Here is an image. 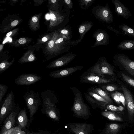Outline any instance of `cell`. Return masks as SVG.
I'll return each instance as SVG.
<instances>
[{
    "label": "cell",
    "instance_id": "cell-1",
    "mask_svg": "<svg viewBox=\"0 0 134 134\" xmlns=\"http://www.w3.org/2000/svg\"><path fill=\"white\" fill-rule=\"evenodd\" d=\"M74 96L73 104L71 110L74 116L79 118L88 119L91 115L90 108L83 100L81 91L75 87H70Z\"/></svg>",
    "mask_w": 134,
    "mask_h": 134
},
{
    "label": "cell",
    "instance_id": "cell-2",
    "mask_svg": "<svg viewBox=\"0 0 134 134\" xmlns=\"http://www.w3.org/2000/svg\"><path fill=\"white\" fill-rule=\"evenodd\" d=\"M87 71L100 75H107L113 79L117 80L118 72L105 57H100L96 63L89 68Z\"/></svg>",
    "mask_w": 134,
    "mask_h": 134
},
{
    "label": "cell",
    "instance_id": "cell-3",
    "mask_svg": "<svg viewBox=\"0 0 134 134\" xmlns=\"http://www.w3.org/2000/svg\"><path fill=\"white\" fill-rule=\"evenodd\" d=\"M113 62L120 71L134 79V60L124 54L117 53L114 55Z\"/></svg>",
    "mask_w": 134,
    "mask_h": 134
},
{
    "label": "cell",
    "instance_id": "cell-4",
    "mask_svg": "<svg viewBox=\"0 0 134 134\" xmlns=\"http://www.w3.org/2000/svg\"><path fill=\"white\" fill-rule=\"evenodd\" d=\"M23 98L29 110L30 119L31 120L38 107L41 104L40 94L38 92L31 90L26 92Z\"/></svg>",
    "mask_w": 134,
    "mask_h": 134
},
{
    "label": "cell",
    "instance_id": "cell-5",
    "mask_svg": "<svg viewBox=\"0 0 134 134\" xmlns=\"http://www.w3.org/2000/svg\"><path fill=\"white\" fill-rule=\"evenodd\" d=\"M117 80L107 79L105 78L104 75H99L87 71L81 75L80 81L81 83H88L92 85L97 84L99 85L114 83Z\"/></svg>",
    "mask_w": 134,
    "mask_h": 134
},
{
    "label": "cell",
    "instance_id": "cell-6",
    "mask_svg": "<svg viewBox=\"0 0 134 134\" xmlns=\"http://www.w3.org/2000/svg\"><path fill=\"white\" fill-rule=\"evenodd\" d=\"M116 81L122 88V90L125 98L126 105L129 117L130 119L132 120L134 116V96L129 89L127 85L118 78Z\"/></svg>",
    "mask_w": 134,
    "mask_h": 134
},
{
    "label": "cell",
    "instance_id": "cell-7",
    "mask_svg": "<svg viewBox=\"0 0 134 134\" xmlns=\"http://www.w3.org/2000/svg\"><path fill=\"white\" fill-rule=\"evenodd\" d=\"M15 107L14 95L13 92L11 91L7 95L2 106L0 114L1 121H2Z\"/></svg>",
    "mask_w": 134,
    "mask_h": 134
},
{
    "label": "cell",
    "instance_id": "cell-8",
    "mask_svg": "<svg viewBox=\"0 0 134 134\" xmlns=\"http://www.w3.org/2000/svg\"><path fill=\"white\" fill-rule=\"evenodd\" d=\"M69 130L75 134H90L93 130V126L91 124L70 123L66 124Z\"/></svg>",
    "mask_w": 134,
    "mask_h": 134
},
{
    "label": "cell",
    "instance_id": "cell-9",
    "mask_svg": "<svg viewBox=\"0 0 134 134\" xmlns=\"http://www.w3.org/2000/svg\"><path fill=\"white\" fill-rule=\"evenodd\" d=\"M42 77L36 74L25 73L19 75L14 80L15 84L19 85H30L40 81Z\"/></svg>",
    "mask_w": 134,
    "mask_h": 134
},
{
    "label": "cell",
    "instance_id": "cell-10",
    "mask_svg": "<svg viewBox=\"0 0 134 134\" xmlns=\"http://www.w3.org/2000/svg\"><path fill=\"white\" fill-rule=\"evenodd\" d=\"M95 13L97 17L103 22L110 23L114 21L112 12L108 3L105 6H100L98 8Z\"/></svg>",
    "mask_w": 134,
    "mask_h": 134
},
{
    "label": "cell",
    "instance_id": "cell-11",
    "mask_svg": "<svg viewBox=\"0 0 134 134\" xmlns=\"http://www.w3.org/2000/svg\"><path fill=\"white\" fill-rule=\"evenodd\" d=\"M83 68L82 65L71 67L53 71L50 72L49 75L54 78H59L66 77L75 72Z\"/></svg>",
    "mask_w": 134,
    "mask_h": 134
},
{
    "label": "cell",
    "instance_id": "cell-12",
    "mask_svg": "<svg viewBox=\"0 0 134 134\" xmlns=\"http://www.w3.org/2000/svg\"><path fill=\"white\" fill-rule=\"evenodd\" d=\"M76 56L75 54L72 53L66 54L50 63L47 66V68L53 69L64 66L72 61Z\"/></svg>",
    "mask_w": 134,
    "mask_h": 134
},
{
    "label": "cell",
    "instance_id": "cell-13",
    "mask_svg": "<svg viewBox=\"0 0 134 134\" xmlns=\"http://www.w3.org/2000/svg\"><path fill=\"white\" fill-rule=\"evenodd\" d=\"M19 107L18 104L15 107L4 121L0 134H3L13 128L15 122L16 117Z\"/></svg>",
    "mask_w": 134,
    "mask_h": 134
},
{
    "label": "cell",
    "instance_id": "cell-14",
    "mask_svg": "<svg viewBox=\"0 0 134 134\" xmlns=\"http://www.w3.org/2000/svg\"><path fill=\"white\" fill-rule=\"evenodd\" d=\"M41 95L42 99V105L55 106L58 102L57 95L49 89L42 92Z\"/></svg>",
    "mask_w": 134,
    "mask_h": 134
},
{
    "label": "cell",
    "instance_id": "cell-15",
    "mask_svg": "<svg viewBox=\"0 0 134 134\" xmlns=\"http://www.w3.org/2000/svg\"><path fill=\"white\" fill-rule=\"evenodd\" d=\"M112 2L114 5L115 11L118 16H121L127 20L132 16L129 9L119 0H112Z\"/></svg>",
    "mask_w": 134,
    "mask_h": 134
},
{
    "label": "cell",
    "instance_id": "cell-16",
    "mask_svg": "<svg viewBox=\"0 0 134 134\" xmlns=\"http://www.w3.org/2000/svg\"><path fill=\"white\" fill-rule=\"evenodd\" d=\"M109 35L104 30H102L97 34L96 37V42L93 47L100 45H105L109 44Z\"/></svg>",
    "mask_w": 134,
    "mask_h": 134
},
{
    "label": "cell",
    "instance_id": "cell-17",
    "mask_svg": "<svg viewBox=\"0 0 134 134\" xmlns=\"http://www.w3.org/2000/svg\"><path fill=\"white\" fill-rule=\"evenodd\" d=\"M88 90L98 94L108 102L110 104H114L113 100L110 96L109 93L103 90L99 87L94 86L89 88Z\"/></svg>",
    "mask_w": 134,
    "mask_h": 134
},
{
    "label": "cell",
    "instance_id": "cell-18",
    "mask_svg": "<svg viewBox=\"0 0 134 134\" xmlns=\"http://www.w3.org/2000/svg\"><path fill=\"white\" fill-rule=\"evenodd\" d=\"M43 109L44 110L46 114L50 118L55 120L59 119L58 115V109L56 106H51L48 105H42Z\"/></svg>",
    "mask_w": 134,
    "mask_h": 134
},
{
    "label": "cell",
    "instance_id": "cell-19",
    "mask_svg": "<svg viewBox=\"0 0 134 134\" xmlns=\"http://www.w3.org/2000/svg\"><path fill=\"white\" fill-rule=\"evenodd\" d=\"M121 126L115 123L108 124L102 132L101 134H117L120 130Z\"/></svg>",
    "mask_w": 134,
    "mask_h": 134
},
{
    "label": "cell",
    "instance_id": "cell-20",
    "mask_svg": "<svg viewBox=\"0 0 134 134\" xmlns=\"http://www.w3.org/2000/svg\"><path fill=\"white\" fill-rule=\"evenodd\" d=\"M18 121L19 126L21 128H25L28 122V118L25 108L19 112L18 117Z\"/></svg>",
    "mask_w": 134,
    "mask_h": 134
},
{
    "label": "cell",
    "instance_id": "cell-21",
    "mask_svg": "<svg viewBox=\"0 0 134 134\" xmlns=\"http://www.w3.org/2000/svg\"><path fill=\"white\" fill-rule=\"evenodd\" d=\"M84 94L86 100L90 104L93 108L94 109L97 108L102 109H106L102 104L88 94L86 92H85Z\"/></svg>",
    "mask_w": 134,
    "mask_h": 134
},
{
    "label": "cell",
    "instance_id": "cell-22",
    "mask_svg": "<svg viewBox=\"0 0 134 134\" xmlns=\"http://www.w3.org/2000/svg\"><path fill=\"white\" fill-rule=\"evenodd\" d=\"M99 87L103 90L109 93L122 90V88L118 84L114 83L102 84L98 85Z\"/></svg>",
    "mask_w": 134,
    "mask_h": 134
},
{
    "label": "cell",
    "instance_id": "cell-23",
    "mask_svg": "<svg viewBox=\"0 0 134 134\" xmlns=\"http://www.w3.org/2000/svg\"><path fill=\"white\" fill-rule=\"evenodd\" d=\"M117 48L121 51L134 49V40H124L118 45Z\"/></svg>",
    "mask_w": 134,
    "mask_h": 134
},
{
    "label": "cell",
    "instance_id": "cell-24",
    "mask_svg": "<svg viewBox=\"0 0 134 134\" xmlns=\"http://www.w3.org/2000/svg\"><path fill=\"white\" fill-rule=\"evenodd\" d=\"M117 76L128 86L134 88V79L120 71L118 72Z\"/></svg>",
    "mask_w": 134,
    "mask_h": 134
},
{
    "label": "cell",
    "instance_id": "cell-25",
    "mask_svg": "<svg viewBox=\"0 0 134 134\" xmlns=\"http://www.w3.org/2000/svg\"><path fill=\"white\" fill-rule=\"evenodd\" d=\"M102 116L108 119L114 121H122L123 119L114 113L110 111H103L101 112Z\"/></svg>",
    "mask_w": 134,
    "mask_h": 134
},
{
    "label": "cell",
    "instance_id": "cell-26",
    "mask_svg": "<svg viewBox=\"0 0 134 134\" xmlns=\"http://www.w3.org/2000/svg\"><path fill=\"white\" fill-rule=\"evenodd\" d=\"M119 27L126 36L134 37V29L133 28L125 24L119 25Z\"/></svg>",
    "mask_w": 134,
    "mask_h": 134
},
{
    "label": "cell",
    "instance_id": "cell-27",
    "mask_svg": "<svg viewBox=\"0 0 134 134\" xmlns=\"http://www.w3.org/2000/svg\"><path fill=\"white\" fill-rule=\"evenodd\" d=\"M93 25L91 23H85L81 25L79 29V31L81 36V40H82L86 33L88 31Z\"/></svg>",
    "mask_w": 134,
    "mask_h": 134
},
{
    "label": "cell",
    "instance_id": "cell-28",
    "mask_svg": "<svg viewBox=\"0 0 134 134\" xmlns=\"http://www.w3.org/2000/svg\"><path fill=\"white\" fill-rule=\"evenodd\" d=\"M86 92L88 94L97 99L98 101L102 104L106 108L107 105L108 104H110L104 99L96 93H94L88 90H87Z\"/></svg>",
    "mask_w": 134,
    "mask_h": 134
},
{
    "label": "cell",
    "instance_id": "cell-29",
    "mask_svg": "<svg viewBox=\"0 0 134 134\" xmlns=\"http://www.w3.org/2000/svg\"><path fill=\"white\" fill-rule=\"evenodd\" d=\"M14 60L10 62L4 60L1 62L0 63V73L3 72L7 69L10 67L14 63Z\"/></svg>",
    "mask_w": 134,
    "mask_h": 134
},
{
    "label": "cell",
    "instance_id": "cell-30",
    "mask_svg": "<svg viewBox=\"0 0 134 134\" xmlns=\"http://www.w3.org/2000/svg\"><path fill=\"white\" fill-rule=\"evenodd\" d=\"M19 126L13 127L3 134H26L25 132L22 131Z\"/></svg>",
    "mask_w": 134,
    "mask_h": 134
},
{
    "label": "cell",
    "instance_id": "cell-31",
    "mask_svg": "<svg viewBox=\"0 0 134 134\" xmlns=\"http://www.w3.org/2000/svg\"><path fill=\"white\" fill-rule=\"evenodd\" d=\"M94 1V0H80L79 1L80 5L82 9H86L91 6Z\"/></svg>",
    "mask_w": 134,
    "mask_h": 134
},
{
    "label": "cell",
    "instance_id": "cell-32",
    "mask_svg": "<svg viewBox=\"0 0 134 134\" xmlns=\"http://www.w3.org/2000/svg\"><path fill=\"white\" fill-rule=\"evenodd\" d=\"M106 108L107 109L113 111H122L124 109V108L122 106L116 107L111 104H108L106 107Z\"/></svg>",
    "mask_w": 134,
    "mask_h": 134
},
{
    "label": "cell",
    "instance_id": "cell-33",
    "mask_svg": "<svg viewBox=\"0 0 134 134\" xmlns=\"http://www.w3.org/2000/svg\"><path fill=\"white\" fill-rule=\"evenodd\" d=\"M8 87L7 86L2 84H0V102L5 95L7 90Z\"/></svg>",
    "mask_w": 134,
    "mask_h": 134
},
{
    "label": "cell",
    "instance_id": "cell-34",
    "mask_svg": "<svg viewBox=\"0 0 134 134\" xmlns=\"http://www.w3.org/2000/svg\"><path fill=\"white\" fill-rule=\"evenodd\" d=\"M117 93L119 96L120 102L124 107H125L126 105V102L124 94L118 91H117Z\"/></svg>",
    "mask_w": 134,
    "mask_h": 134
},
{
    "label": "cell",
    "instance_id": "cell-35",
    "mask_svg": "<svg viewBox=\"0 0 134 134\" xmlns=\"http://www.w3.org/2000/svg\"><path fill=\"white\" fill-rule=\"evenodd\" d=\"M107 27L111 31L114 32L115 33L118 34H120L123 35H125V34L122 32L118 30H116L113 27L111 26H107Z\"/></svg>",
    "mask_w": 134,
    "mask_h": 134
},
{
    "label": "cell",
    "instance_id": "cell-36",
    "mask_svg": "<svg viewBox=\"0 0 134 134\" xmlns=\"http://www.w3.org/2000/svg\"><path fill=\"white\" fill-rule=\"evenodd\" d=\"M64 1L69 9L72 8L73 3L71 0H65Z\"/></svg>",
    "mask_w": 134,
    "mask_h": 134
},
{
    "label": "cell",
    "instance_id": "cell-37",
    "mask_svg": "<svg viewBox=\"0 0 134 134\" xmlns=\"http://www.w3.org/2000/svg\"><path fill=\"white\" fill-rule=\"evenodd\" d=\"M61 33L67 37L69 36V32L68 30L66 29H63L61 31Z\"/></svg>",
    "mask_w": 134,
    "mask_h": 134
},
{
    "label": "cell",
    "instance_id": "cell-38",
    "mask_svg": "<svg viewBox=\"0 0 134 134\" xmlns=\"http://www.w3.org/2000/svg\"><path fill=\"white\" fill-rule=\"evenodd\" d=\"M18 42L21 44H23L26 43V40L24 38H21L19 39Z\"/></svg>",
    "mask_w": 134,
    "mask_h": 134
},
{
    "label": "cell",
    "instance_id": "cell-39",
    "mask_svg": "<svg viewBox=\"0 0 134 134\" xmlns=\"http://www.w3.org/2000/svg\"><path fill=\"white\" fill-rule=\"evenodd\" d=\"M54 45V41L53 40H51L49 41L48 43V46L49 47L52 48L53 47Z\"/></svg>",
    "mask_w": 134,
    "mask_h": 134
},
{
    "label": "cell",
    "instance_id": "cell-40",
    "mask_svg": "<svg viewBox=\"0 0 134 134\" xmlns=\"http://www.w3.org/2000/svg\"><path fill=\"white\" fill-rule=\"evenodd\" d=\"M50 18L51 20L53 21H55L57 19L55 15L53 13H52L50 15Z\"/></svg>",
    "mask_w": 134,
    "mask_h": 134
},
{
    "label": "cell",
    "instance_id": "cell-41",
    "mask_svg": "<svg viewBox=\"0 0 134 134\" xmlns=\"http://www.w3.org/2000/svg\"><path fill=\"white\" fill-rule=\"evenodd\" d=\"M18 23V20H15L13 21L12 22L11 25L12 26L14 27Z\"/></svg>",
    "mask_w": 134,
    "mask_h": 134
},
{
    "label": "cell",
    "instance_id": "cell-42",
    "mask_svg": "<svg viewBox=\"0 0 134 134\" xmlns=\"http://www.w3.org/2000/svg\"><path fill=\"white\" fill-rule=\"evenodd\" d=\"M32 21L36 23L38 21V19L35 16H34L32 18Z\"/></svg>",
    "mask_w": 134,
    "mask_h": 134
},
{
    "label": "cell",
    "instance_id": "cell-43",
    "mask_svg": "<svg viewBox=\"0 0 134 134\" xmlns=\"http://www.w3.org/2000/svg\"><path fill=\"white\" fill-rule=\"evenodd\" d=\"M12 33V32L11 31H10L8 32V33L6 35V36L7 37H9L11 35Z\"/></svg>",
    "mask_w": 134,
    "mask_h": 134
},
{
    "label": "cell",
    "instance_id": "cell-44",
    "mask_svg": "<svg viewBox=\"0 0 134 134\" xmlns=\"http://www.w3.org/2000/svg\"><path fill=\"white\" fill-rule=\"evenodd\" d=\"M46 18L47 19H49L50 18H51L50 15L48 14H47L46 16Z\"/></svg>",
    "mask_w": 134,
    "mask_h": 134
},
{
    "label": "cell",
    "instance_id": "cell-45",
    "mask_svg": "<svg viewBox=\"0 0 134 134\" xmlns=\"http://www.w3.org/2000/svg\"><path fill=\"white\" fill-rule=\"evenodd\" d=\"M42 40L43 41L45 42L47 40V38L46 37H43L42 38Z\"/></svg>",
    "mask_w": 134,
    "mask_h": 134
},
{
    "label": "cell",
    "instance_id": "cell-46",
    "mask_svg": "<svg viewBox=\"0 0 134 134\" xmlns=\"http://www.w3.org/2000/svg\"><path fill=\"white\" fill-rule=\"evenodd\" d=\"M51 2L53 3H55L56 2L57 0H51Z\"/></svg>",
    "mask_w": 134,
    "mask_h": 134
}]
</instances>
